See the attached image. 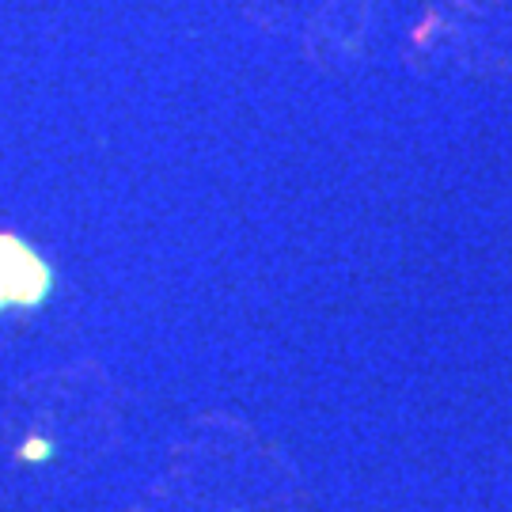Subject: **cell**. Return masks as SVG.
<instances>
[{"mask_svg": "<svg viewBox=\"0 0 512 512\" xmlns=\"http://www.w3.org/2000/svg\"><path fill=\"white\" fill-rule=\"evenodd\" d=\"M50 293V266L16 236H0V296L35 308Z\"/></svg>", "mask_w": 512, "mask_h": 512, "instance_id": "obj_1", "label": "cell"}, {"mask_svg": "<svg viewBox=\"0 0 512 512\" xmlns=\"http://www.w3.org/2000/svg\"><path fill=\"white\" fill-rule=\"evenodd\" d=\"M4 304H8V300H4V296H0V308H4Z\"/></svg>", "mask_w": 512, "mask_h": 512, "instance_id": "obj_3", "label": "cell"}, {"mask_svg": "<svg viewBox=\"0 0 512 512\" xmlns=\"http://www.w3.org/2000/svg\"><path fill=\"white\" fill-rule=\"evenodd\" d=\"M27 456H31V459H38V456H50V444H31V448H27Z\"/></svg>", "mask_w": 512, "mask_h": 512, "instance_id": "obj_2", "label": "cell"}]
</instances>
